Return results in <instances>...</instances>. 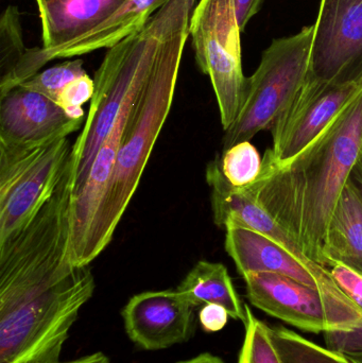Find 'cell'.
<instances>
[{"instance_id":"6da1fadb","label":"cell","mask_w":362,"mask_h":363,"mask_svg":"<svg viewBox=\"0 0 362 363\" xmlns=\"http://www.w3.org/2000/svg\"><path fill=\"white\" fill-rule=\"evenodd\" d=\"M361 152L362 91L288 161L263 157L261 176L249 186L302 253L321 266L334 211Z\"/></svg>"},{"instance_id":"7a4b0ae2","label":"cell","mask_w":362,"mask_h":363,"mask_svg":"<svg viewBox=\"0 0 362 363\" xmlns=\"http://www.w3.org/2000/svg\"><path fill=\"white\" fill-rule=\"evenodd\" d=\"M94 292L89 266L67 256L0 258V363L61 356Z\"/></svg>"},{"instance_id":"3957f363","label":"cell","mask_w":362,"mask_h":363,"mask_svg":"<svg viewBox=\"0 0 362 363\" xmlns=\"http://www.w3.org/2000/svg\"><path fill=\"white\" fill-rule=\"evenodd\" d=\"M193 8L195 6L186 9L168 33L152 70L132 106L114 172L94 224L85 266H89L113 240L169 116L185 45L189 38V21Z\"/></svg>"},{"instance_id":"277c9868","label":"cell","mask_w":362,"mask_h":363,"mask_svg":"<svg viewBox=\"0 0 362 363\" xmlns=\"http://www.w3.org/2000/svg\"><path fill=\"white\" fill-rule=\"evenodd\" d=\"M314 25L273 40L256 72L248 78L246 99L235 123L223 136L222 152L273 128L310 77Z\"/></svg>"},{"instance_id":"5b68a950","label":"cell","mask_w":362,"mask_h":363,"mask_svg":"<svg viewBox=\"0 0 362 363\" xmlns=\"http://www.w3.org/2000/svg\"><path fill=\"white\" fill-rule=\"evenodd\" d=\"M72 145L69 136L30 144L0 143V245L23 230L57 191Z\"/></svg>"},{"instance_id":"8992f818","label":"cell","mask_w":362,"mask_h":363,"mask_svg":"<svg viewBox=\"0 0 362 363\" xmlns=\"http://www.w3.org/2000/svg\"><path fill=\"white\" fill-rule=\"evenodd\" d=\"M240 34L234 0L197 1L189 36L198 68L210 77L225 131L235 123L246 99Z\"/></svg>"},{"instance_id":"52a82bcc","label":"cell","mask_w":362,"mask_h":363,"mask_svg":"<svg viewBox=\"0 0 362 363\" xmlns=\"http://www.w3.org/2000/svg\"><path fill=\"white\" fill-rule=\"evenodd\" d=\"M362 91L359 82L336 83L308 77L272 128V148L264 157L288 161L306 148Z\"/></svg>"},{"instance_id":"ba28073f","label":"cell","mask_w":362,"mask_h":363,"mask_svg":"<svg viewBox=\"0 0 362 363\" xmlns=\"http://www.w3.org/2000/svg\"><path fill=\"white\" fill-rule=\"evenodd\" d=\"M314 27L310 76L362 81V0H321Z\"/></svg>"},{"instance_id":"9c48e42d","label":"cell","mask_w":362,"mask_h":363,"mask_svg":"<svg viewBox=\"0 0 362 363\" xmlns=\"http://www.w3.org/2000/svg\"><path fill=\"white\" fill-rule=\"evenodd\" d=\"M193 309L178 290L142 292L123 309L125 332L140 349H168L191 338Z\"/></svg>"},{"instance_id":"30bf717a","label":"cell","mask_w":362,"mask_h":363,"mask_svg":"<svg viewBox=\"0 0 362 363\" xmlns=\"http://www.w3.org/2000/svg\"><path fill=\"white\" fill-rule=\"evenodd\" d=\"M242 279L251 304L267 315L304 332L331 330L327 305L318 290L276 273H250Z\"/></svg>"},{"instance_id":"8fae6325","label":"cell","mask_w":362,"mask_h":363,"mask_svg":"<svg viewBox=\"0 0 362 363\" xmlns=\"http://www.w3.org/2000/svg\"><path fill=\"white\" fill-rule=\"evenodd\" d=\"M84 123L85 118H70L50 98L21 85L0 96V143L4 144L70 136Z\"/></svg>"},{"instance_id":"7c38bea8","label":"cell","mask_w":362,"mask_h":363,"mask_svg":"<svg viewBox=\"0 0 362 363\" xmlns=\"http://www.w3.org/2000/svg\"><path fill=\"white\" fill-rule=\"evenodd\" d=\"M225 251L242 277L250 273H276L319 291L331 275L329 269L303 262L261 233L233 224L225 228Z\"/></svg>"},{"instance_id":"4fadbf2b","label":"cell","mask_w":362,"mask_h":363,"mask_svg":"<svg viewBox=\"0 0 362 363\" xmlns=\"http://www.w3.org/2000/svg\"><path fill=\"white\" fill-rule=\"evenodd\" d=\"M206 182L210 188L214 221L219 228L238 225L269 237L287 251L305 262H315L302 253L297 243L259 202L250 187H234L221 170L220 157L208 163ZM317 264V262H316Z\"/></svg>"},{"instance_id":"5bb4252c","label":"cell","mask_w":362,"mask_h":363,"mask_svg":"<svg viewBox=\"0 0 362 363\" xmlns=\"http://www.w3.org/2000/svg\"><path fill=\"white\" fill-rule=\"evenodd\" d=\"M42 28L40 53L57 50L89 33L127 0H34Z\"/></svg>"},{"instance_id":"9a60e30c","label":"cell","mask_w":362,"mask_h":363,"mask_svg":"<svg viewBox=\"0 0 362 363\" xmlns=\"http://www.w3.org/2000/svg\"><path fill=\"white\" fill-rule=\"evenodd\" d=\"M168 0H127L114 14L95 29L57 50L40 53L32 48L38 67L55 59L79 57L99 49H108L135 32L140 31L151 16Z\"/></svg>"},{"instance_id":"2e32d148","label":"cell","mask_w":362,"mask_h":363,"mask_svg":"<svg viewBox=\"0 0 362 363\" xmlns=\"http://www.w3.org/2000/svg\"><path fill=\"white\" fill-rule=\"evenodd\" d=\"M323 258L325 268L340 262L362 274V192L353 178L344 186L334 211Z\"/></svg>"},{"instance_id":"e0dca14e","label":"cell","mask_w":362,"mask_h":363,"mask_svg":"<svg viewBox=\"0 0 362 363\" xmlns=\"http://www.w3.org/2000/svg\"><path fill=\"white\" fill-rule=\"evenodd\" d=\"M176 290L193 308L219 305L227 309L230 318L246 323V305H242L225 264L200 260Z\"/></svg>"},{"instance_id":"ac0fdd59","label":"cell","mask_w":362,"mask_h":363,"mask_svg":"<svg viewBox=\"0 0 362 363\" xmlns=\"http://www.w3.org/2000/svg\"><path fill=\"white\" fill-rule=\"evenodd\" d=\"M28 51L18 6L10 4L0 15V91L10 84Z\"/></svg>"},{"instance_id":"d6986e66","label":"cell","mask_w":362,"mask_h":363,"mask_svg":"<svg viewBox=\"0 0 362 363\" xmlns=\"http://www.w3.org/2000/svg\"><path fill=\"white\" fill-rule=\"evenodd\" d=\"M271 335L282 363H354L344 354L316 345L288 328H271Z\"/></svg>"},{"instance_id":"ffe728a7","label":"cell","mask_w":362,"mask_h":363,"mask_svg":"<svg viewBox=\"0 0 362 363\" xmlns=\"http://www.w3.org/2000/svg\"><path fill=\"white\" fill-rule=\"evenodd\" d=\"M220 165L231 185L237 188L249 187L261 176L263 157L251 142H242L223 151Z\"/></svg>"},{"instance_id":"44dd1931","label":"cell","mask_w":362,"mask_h":363,"mask_svg":"<svg viewBox=\"0 0 362 363\" xmlns=\"http://www.w3.org/2000/svg\"><path fill=\"white\" fill-rule=\"evenodd\" d=\"M246 335L238 363H282L272 341L271 328L257 319L246 305Z\"/></svg>"},{"instance_id":"7402d4cb","label":"cell","mask_w":362,"mask_h":363,"mask_svg":"<svg viewBox=\"0 0 362 363\" xmlns=\"http://www.w3.org/2000/svg\"><path fill=\"white\" fill-rule=\"evenodd\" d=\"M83 65H84L83 60H69L48 68L44 72H38L21 85L30 91L42 94L55 102L60 91L68 83L87 74Z\"/></svg>"},{"instance_id":"603a6c76","label":"cell","mask_w":362,"mask_h":363,"mask_svg":"<svg viewBox=\"0 0 362 363\" xmlns=\"http://www.w3.org/2000/svg\"><path fill=\"white\" fill-rule=\"evenodd\" d=\"M95 91V83L89 74L79 77L68 83L57 96L55 104L72 119L85 118L82 106L91 101Z\"/></svg>"},{"instance_id":"cb8c5ba5","label":"cell","mask_w":362,"mask_h":363,"mask_svg":"<svg viewBox=\"0 0 362 363\" xmlns=\"http://www.w3.org/2000/svg\"><path fill=\"white\" fill-rule=\"evenodd\" d=\"M327 269L338 287L362 311V274L340 262Z\"/></svg>"},{"instance_id":"d4e9b609","label":"cell","mask_w":362,"mask_h":363,"mask_svg":"<svg viewBox=\"0 0 362 363\" xmlns=\"http://www.w3.org/2000/svg\"><path fill=\"white\" fill-rule=\"evenodd\" d=\"M329 349L346 356H362V326L352 332L325 333Z\"/></svg>"},{"instance_id":"484cf974","label":"cell","mask_w":362,"mask_h":363,"mask_svg":"<svg viewBox=\"0 0 362 363\" xmlns=\"http://www.w3.org/2000/svg\"><path fill=\"white\" fill-rule=\"evenodd\" d=\"M230 315L219 305L208 304L200 309L199 319L202 328L208 333H217L227 325Z\"/></svg>"},{"instance_id":"4316f807","label":"cell","mask_w":362,"mask_h":363,"mask_svg":"<svg viewBox=\"0 0 362 363\" xmlns=\"http://www.w3.org/2000/svg\"><path fill=\"white\" fill-rule=\"evenodd\" d=\"M264 0H234L236 17L240 31H244L249 21L261 10Z\"/></svg>"},{"instance_id":"83f0119b","label":"cell","mask_w":362,"mask_h":363,"mask_svg":"<svg viewBox=\"0 0 362 363\" xmlns=\"http://www.w3.org/2000/svg\"><path fill=\"white\" fill-rule=\"evenodd\" d=\"M60 357L61 356L59 355L40 356V357L33 358V359L23 363H110L108 358L102 353L91 354V355L85 356L80 359L72 360L69 362H62Z\"/></svg>"},{"instance_id":"f1b7e54d","label":"cell","mask_w":362,"mask_h":363,"mask_svg":"<svg viewBox=\"0 0 362 363\" xmlns=\"http://www.w3.org/2000/svg\"><path fill=\"white\" fill-rule=\"evenodd\" d=\"M178 363H225L220 358L217 356L212 355V354H201L197 357L191 358V359L184 360Z\"/></svg>"},{"instance_id":"f546056e","label":"cell","mask_w":362,"mask_h":363,"mask_svg":"<svg viewBox=\"0 0 362 363\" xmlns=\"http://www.w3.org/2000/svg\"><path fill=\"white\" fill-rule=\"evenodd\" d=\"M352 178L353 180L356 182L362 192V152L358 161H357L356 165H355L354 170H353Z\"/></svg>"},{"instance_id":"4dcf8cb0","label":"cell","mask_w":362,"mask_h":363,"mask_svg":"<svg viewBox=\"0 0 362 363\" xmlns=\"http://www.w3.org/2000/svg\"><path fill=\"white\" fill-rule=\"evenodd\" d=\"M354 363H362V356H348Z\"/></svg>"}]
</instances>
